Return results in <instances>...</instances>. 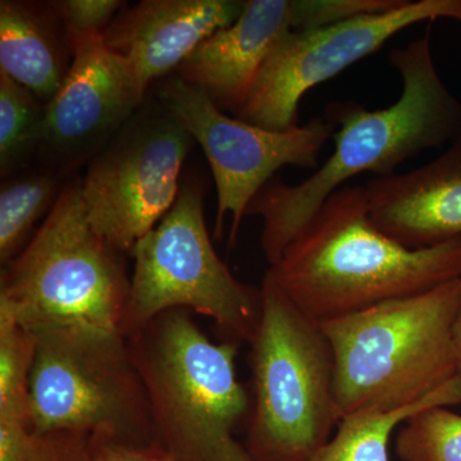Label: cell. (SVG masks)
Segmentation results:
<instances>
[{"label":"cell","instance_id":"cell-1","mask_svg":"<svg viewBox=\"0 0 461 461\" xmlns=\"http://www.w3.org/2000/svg\"><path fill=\"white\" fill-rule=\"evenodd\" d=\"M388 60L402 77L397 102L373 111L353 100L330 103L324 117L335 127L333 153L299 184L268 182L249 206L248 215L262 218L260 247L269 266L351 178L393 175L406 160L461 138V102L437 68L430 30L393 48Z\"/></svg>","mask_w":461,"mask_h":461},{"label":"cell","instance_id":"cell-2","mask_svg":"<svg viewBox=\"0 0 461 461\" xmlns=\"http://www.w3.org/2000/svg\"><path fill=\"white\" fill-rule=\"evenodd\" d=\"M324 323L461 278V241L411 250L373 222L362 185H346L266 273Z\"/></svg>","mask_w":461,"mask_h":461},{"label":"cell","instance_id":"cell-3","mask_svg":"<svg viewBox=\"0 0 461 461\" xmlns=\"http://www.w3.org/2000/svg\"><path fill=\"white\" fill-rule=\"evenodd\" d=\"M461 278L320 323L335 366L339 418L399 411L460 377Z\"/></svg>","mask_w":461,"mask_h":461},{"label":"cell","instance_id":"cell-4","mask_svg":"<svg viewBox=\"0 0 461 461\" xmlns=\"http://www.w3.org/2000/svg\"><path fill=\"white\" fill-rule=\"evenodd\" d=\"M156 444L176 461H258L236 438L251 399L236 373L238 342H214L186 311L127 336Z\"/></svg>","mask_w":461,"mask_h":461},{"label":"cell","instance_id":"cell-5","mask_svg":"<svg viewBox=\"0 0 461 461\" xmlns=\"http://www.w3.org/2000/svg\"><path fill=\"white\" fill-rule=\"evenodd\" d=\"M262 313L250 341L253 381L245 446L258 461H308L339 420L329 339L264 276Z\"/></svg>","mask_w":461,"mask_h":461},{"label":"cell","instance_id":"cell-6","mask_svg":"<svg viewBox=\"0 0 461 461\" xmlns=\"http://www.w3.org/2000/svg\"><path fill=\"white\" fill-rule=\"evenodd\" d=\"M122 256L87 220L80 180L69 182L29 244L5 266L0 308L30 330H121L131 282Z\"/></svg>","mask_w":461,"mask_h":461},{"label":"cell","instance_id":"cell-7","mask_svg":"<svg viewBox=\"0 0 461 461\" xmlns=\"http://www.w3.org/2000/svg\"><path fill=\"white\" fill-rule=\"evenodd\" d=\"M135 259L121 332L129 336L158 315L186 311L209 318L224 339L250 344L262 291L233 276L213 247L203 190L185 181L171 211L133 248Z\"/></svg>","mask_w":461,"mask_h":461},{"label":"cell","instance_id":"cell-8","mask_svg":"<svg viewBox=\"0 0 461 461\" xmlns=\"http://www.w3.org/2000/svg\"><path fill=\"white\" fill-rule=\"evenodd\" d=\"M32 375L36 429L153 442L144 384L121 330L42 326Z\"/></svg>","mask_w":461,"mask_h":461},{"label":"cell","instance_id":"cell-9","mask_svg":"<svg viewBox=\"0 0 461 461\" xmlns=\"http://www.w3.org/2000/svg\"><path fill=\"white\" fill-rule=\"evenodd\" d=\"M195 140L159 99L145 103L90 159L81 182L87 220L121 253L171 211Z\"/></svg>","mask_w":461,"mask_h":461},{"label":"cell","instance_id":"cell-10","mask_svg":"<svg viewBox=\"0 0 461 461\" xmlns=\"http://www.w3.org/2000/svg\"><path fill=\"white\" fill-rule=\"evenodd\" d=\"M158 99L204 151L217 189L214 235L221 239L230 217V247L238 239L251 202L275 173L286 166L315 171L321 149L335 133L324 115L285 131L245 122L230 117L204 91L177 75L163 78Z\"/></svg>","mask_w":461,"mask_h":461},{"label":"cell","instance_id":"cell-11","mask_svg":"<svg viewBox=\"0 0 461 461\" xmlns=\"http://www.w3.org/2000/svg\"><path fill=\"white\" fill-rule=\"evenodd\" d=\"M437 20L461 23V0H403L382 14L288 32L267 58L235 117L263 129H293L309 90L375 53L403 30Z\"/></svg>","mask_w":461,"mask_h":461},{"label":"cell","instance_id":"cell-12","mask_svg":"<svg viewBox=\"0 0 461 461\" xmlns=\"http://www.w3.org/2000/svg\"><path fill=\"white\" fill-rule=\"evenodd\" d=\"M65 83L45 107L41 151L57 171L93 159L144 104L148 90L103 35L69 45Z\"/></svg>","mask_w":461,"mask_h":461},{"label":"cell","instance_id":"cell-13","mask_svg":"<svg viewBox=\"0 0 461 461\" xmlns=\"http://www.w3.org/2000/svg\"><path fill=\"white\" fill-rule=\"evenodd\" d=\"M247 0H142L124 7L103 33L131 63L145 89L166 77L218 30L235 23Z\"/></svg>","mask_w":461,"mask_h":461},{"label":"cell","instance_id":"cell-14","mask_svg":"<svg viewBox=\"0 0 461 461\" xmlns=\"http://www.w3.org/2000/svg\"><path fill=\"white\" fill-rule=\"evenodd\" d=\"M299 29L297 0H247L238 20L205 39L176 75L236 115L273 48Z\"/></svg>","mask_w":461,"mask_h":461},{"label":"cell","instance_id":"cell-15","mask_svg":"<svg viewBox=\"0 0 461 461\" xmlns=\"http://www.w3.org/2000/svg\"><path fill=\"white\" fill-rule=\"evenodd\" d=\"M364 186L373 222L402 247L461 241V138L432 162Z\"/></svg>","mask_w":461,"mask_h":461},{"label":"cell","instance_id":"cell-16","mask_svg":"<svg viewBox=\"0 0 461 461\" xmlns=\"http://www.w3.org/2000/svg\"><path fill=\"white\" fill-rule=\"evenodd\" d=\"M68 57L72 51L48 3L0 2V71L48 104L65 83Z\"/></svg>","mask_w":461,"mask_h":461},{"label":"cell","instance_id":"cell-17","mask_svg":"<svg viewBox=\"0 0 461 461\" xmlns=\"http://www.w3.org/2000/svg\"><path fill=\"white\" fill-rule=\"evenodd\" d=\"M457 403H461V377L423 402L399 411L346 417L339 420L335 436L308 461H388V442L400 424L424 409Z\"/></svg>","mask_w":461,"mask_h":461},{"label":"cell","instance_id":"cell-18","mask_svg":"<svg viewBox=\"0 0 461 461\" xmlns=\"http://www.w3.org/2000/svg\"><path fill=\"white\" fill-rule=\"evenodd\" d=\"M60 191L53 172H30L0 189V262L7 266L32 240L35 224L50 214Z\"/></svg>","mask_w":461,"mask_h":461},{"label":"cell","instance_id":"cell-19","mask_svg":"<svg viewBox=\"0 0 461 461\" xmlns=\"http://www.w3.org/2000/svg\"><path fill=\"white\" fill-rule=\"evenodd\" d=\"M45 104L32 91L0 71V169L23 168L41 151Z\"/></svg>","mask_w":461,"mask_h":461},{"label":"cell","instance_id":"cell-20","mask_svg":"<svg viewBox=\"0 0 461 461\" xmlns=\"http://www.w3.org/2000/svg\"><path fill=\"white\" fill-rule=\"evenodd\" d=\"M38 339L0 308V420L32 421V375Z\"/></svg>","mask_w":461,"mask_h":461},{"label":"cell","instance_id":"cell-21","mask_svg":"<svg viewBox=\"0 0 461 461\" xmlns=\"http://www.w3.org/2000/svg\"><path fill=\"white\" fill-rule=\"evenodd\" d=\"M402 461H461V415L433 406L412 415L397 433Z\"/></svg>","mask_w":461,"mask_h":461},{"label":"cell","instance_id":"cell-22","mask_svg":"<svg viewBox=\"0 0 461 461\" xmlns=\"http://www.w3.org/2000/svg\"><path fill=\"white\" fill-rule=\"evenodd\" d=\"M93 437L0 420V461H87Z\"/></svg>","mask_w":461,"mask_h":461},{"label":"cell","instance_id":"cell-23","mask_svg":"<svg viewBox=\"0 0 461 461\" xmlns=\"http://www.w3.org/2000/svg\"><path fill=\"white\" fill-rule=\"evenodd\" d=\"M59 21L67 44L103 35L124 7L121 0H58L48 3Z\"/></svg>","mask_w":461,"mask_h":461},{"label":"cell","instance_id":"cell-24","mask_svg":"<svg viewBox=\"0 0 461 461\" xmlns=\"http://www.w3.org/2000/svg\"><path fill=\"white\" fill-rule=\"evenodd\" d=\"M87 461H176L153 442L93 438Z\"/></svg>","mask_w":461,"mask_h":461},{"label":"cell","instance_id":"cell-25","mask_svg":"<svg viewBox=\"0 0 461 461\" xmlns=\"http://www.w3.org/2000/svg\"><path fill=\"white\" fill-rule=\"evenodd\" d=\"M455 344H456L457 362H459V375L461 377V304L459 314H457L456 324H455Z\"/></svg>","mask_w":461,"mask_h":461}]
</instances>
